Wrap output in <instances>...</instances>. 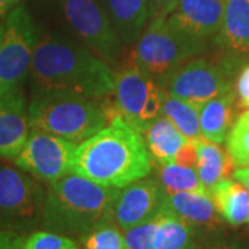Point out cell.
Masks as SVG:
<instances>
[{
  "label": "cell",
  "mask_w": 249,
  "mask_h": 249,
  "mask_svg": "<svg viewBox=\"0 0 249 249\" xmlns=\"http://www.w3.org/2000/svg\"><path fill=\"white\" fill-rule=\"evenodd\" d=\"M29 75L39 91H67L104 98L116 85V71L89 49L57 36L37 37Z\"/></svg>",
  "instance_id": "6da1fadb"
},
{
  "label": "cell",
  "mask_w": 249,
  "mask_h": 249,
  "mask_svg": "<svg viewBox=\"0 0 249 249\" xmlns=\"http://www.w3.org/2000/svg\"><path fill=\"white\" fill-rule=\"evenodd\" d=\"M152 160L145 140L122 116L78 144L71 173L101 186L124 188L150 176Z\"/></svg>",
  "instance_id": "7a4b0ae2"
},
{
  "label": "cell",
  "mask_w": 249,
  "mask_h": 249,
  "mask_svg": "<svg viewBox=\"0 0 249 249\" xmlns=\"http://www.w3.org/2000/svg\"><path fill=\"white\" fill-rule=\"evenodd\" d=\"M119 190L70 173L47 187L42 226L49 231L79 238L98 224L114 220Z\"/></svg>",
  "instance_id": "3957f363"
},
{
  "label": "cell",
  "mask_w": 249,
  "mask_h": 249,
  "mask_svg": "<svg viewBox=\"0 0 249 249\" xmlns=\"http://www.w3.org/2000/svg\"><path fill=\"white\" fill-rule=\"evenodd\" d=\"M31 130L82 142L104 126L108 116L103 98H89L67 91L35 93L29 106Z\"/></svg>",
  "instance_id": "277c9868"
},
{
  "label": "cell",
  "mask_w": 249,
  "mask_h": 249,
  "mask_svg": "<svg viewBox=\"0 0 249 249\" xmlns=\"http://www.w3.org/2000/svg\"><path fill=\"white\" fill-rule=\"evenodd\" d=\"M108 98L118 115L144 133L160 116L165 90L137 67L132 52H129L118 64L115 89Z\"/></svg>",
  "instance_id": "5b68a950"
},
{
  "label": "cell",
  "mask_w": 249,
  "mask_h": 249,
  "mask_svg": "<svg viewBox=\"0 0 249 249\" xmlns=\"http://www.w3.org/2000/svg\"><path fill=\"white\" fill-rule=\"evenodd\" d=\"M205 49L204 42L181 34L166 18H151L132 52L137 67L160 83Z\"/></svg>",
  "instance_id": "8992f818"
},
{
  "label": "cell",
  "mask_w": 249,
  "mask_h": 249,
  "mask_svg": "<svg viewBox=\"0 0 249 249\" xmlns=\"http://www.w3.org/2000/svg\"><path fill=\"white\" fill-rule=\"evenodd\" d=\"M46 193L31 173L0 163V229L21 235L35 230L42 224Z\"/></svg>",
  "instance_id": "52a82bcc"
},
{
  "label": "cell",
  "mask_w": 249,
  "mask_h": 249,
  "mask_svg": "<svg viewBox=\"0 0 249 249\" xmlns=\"http://www.w3.org/2000/svg\"><path fill=\"white\" fill-rule=\"evenodd\" d=\"M36 43L37 35L29 13L24 6L14 7L6 18L0 40V96L21 89Z\"/></svg>",
  "instance_id": "ba28073f"
},
{
  "label": "cell",
  "mask_w": 249,
  "mask_h": 249,
  "mask_svg": "<svg viewBox=\"0 0 249 249\" xmlns=\"http://www.w3.org/2000/svg\"><path fill=\"white\" fill-rule=\"evenodd\" d=\"M61 7L68 24L89 50L108 64L121 62L124 45L97 0H61Z\"/></svg>",
  "instance_id": "9c48e42d"
},
{
  "label": "cell",
  "mask_w": 249,
  "mask_h": 249,
  "mask_svg": "<svg viewBox=\"0 0 249 249\" xmlns=\"http://www.w3.org/2000/svg\"><path fill=\"white\" fill-rule=\"evenodd\" d=\"M160 85L166 93L196 107L231 91V82L226 71L204 58L188 60L160 80Z\"/></svg>",
  "instance_id": "30bf717a"
},
{
  "label": "cell",
  "mask_w": 249,
  "mask_h": 249,
  "mask_svg": "<svg viewBox=\"0 0 249 249\" xmlns=\"http://www.w3.org/2000/svg\"><path fill=\"white\" fill-rule=\"evenodd\" d=\"M76 147L78 142L31 130L24 148L14 158V163L42 183L52 184L71 173Z\"/></svg>",
  "instance_id": "8fae6325"
},
{
  "label": "cell",
  "mask_w": 249,
  "mask_h": 249,
  "mask_svg": "<svg viewBox=\"0 0 249 249\" xmlns=\"http://www.w3.org/2000/svg\"><path fill=\"white\" fill-rule=\"evenodd\" d=\"M163 190L155 178H140L119 190L114 205V222L127 230L147 222L160 212Z\"/></svg>",
  "instance_id": "7c38bea8"
},
{
  "label": "cell",
  "mask_w": 249,
  "mask_h": 249,
  "mask_svg": "<svg viewBox=\"0 0 249 249\" xmlns=\"http://www.w3.org/2000/svg\"><path fill=\"white\" fill-rule=\"evenodd\" d=\"M224 4L226 0H178L166 19L181 34L205 43L220 31Z\"/></svg>",
  "instance_id": "4fadbf2b"
},
{
  "label": "cell",
  "mask_w": 249,
  "mask_h": 249,
  "mask_svg": "<svg viewBox=\"0 0 249 249\" xmlns=\"http://www.w3.org/2000/svg\"><path fill=\"white\" fill-rule=\"evenodd\" d=\"M163 190V188H162ZM160 209L191 226L198 235L209 234L220 227L222 220L209 193H165Z\"/></svg>",
  "instance_id": "5bb4252c"
},
{
  "label": "cell",
  "mask_w": 249,
  "mask_h": 249,
  "mask_svg": "<svg viewBox=\"0 0 249 249\" xmlns=\"http://www.w3.org/2000/svg\"><path fill=\"white\" fill-rule=\"evenodd\" d=\"M31 133L29 109L22 90L0 96V158L14 160Z\"/></svg>",
  "instance_id": "9a60e30c"
},
{
  "label": "cell",
  "mask_w": 249,
  "mask_h": 249,
  "mask_svg": "<svg viewBox=\"0 0 249 249\" xmlns=\"http://www.w3.org/2000/svg\"><path fill=\"white\" fill-rule=\"evenodd\" d=\"M235 106L238 107L237 96L232 90L202 104L199 107L202 137L216 144L226 142L235 122Z\"/></svg>",
  "instance_id": "2e32d148"
},
{
  "label": "cell",
  "mask_w": 249,
  "mask_h": 249,
  "mask_svg": "<svg viewBox=\"0 0 249 249\" xmlns=\"http://www.w3.org/2000/svg\"><path fill=\"white\" fill-rule=\"evenodd\" d=\"M104 10L122 43H136L150 18L147 0H104Z\"/></svg>",
  "instance_id": "e0dca14e"
},
{
  "label": "cell",
  "mask_w": 249,
  "mask_h": 249,
  "mask_svg": "<svg viewBox=\"0 0 249 249\" xmlns=\"http://www.w3.org/2000/svg\"><path fill=\"white\" fill-rule=\"evenodd\" d=\"M219 43L231 54L249 53V0H226Z\"/></svg>",
  "instance_id": "ac0fdd59"
},
{
  "label": "cell",
  "mask_w": 249,
  "mask_h": 249,
  "mask_svg": "<svg viewBox=\"0 0 249 249\" xmlns=\"http://www.w3.org/2000/svg\"><path fill=\"white\" fill-rule=\"evenodd\" d=\"M209 193L224 222L232 227L249 224V193L240 181L230 178H223Z\"/></svg>",
  "instance_id": "d6986e66"
},
{
  "label": "cell",
  "mask_w": 249,
  "mask_h": 249,
  "mask_svg": "<svg viewBox=\"0 0 249 249\" xmlns=\"http://www.w3.org/2000/svg\"><path fill=\"white\" fill-rule=\"evenodd\" d=\"M144 140L151 160L157 162V165H166L175 162L178 152L187 142V137L166 116L160 115L144 132Z\"/></svg>",
  "instance_id": "ffe728a7"
},
{
  "label": "cell",
  "mask_w": 249,
  "mask_h": 249,
  "mask_svg": "<svg viewBox=\"0 0 249 249\" xmlns=\"http://www.w3.org/2000/svg\"><path fill=\"white\" fill-rule=\"evenodd\" d=\"M194 142L196 150V170L204 186L208 188V191H211L214 184L229 178L234 165L229 152L223 151L219 144L209 142L204 137Z\"/></svg>",
  "instance_id": "44dd1931"
},
{
  "label": "cell",
  "mask_w": 249,
  "mask_h": 249,
  "mask_svg": "<svg viewBox=\"0 0 249 249\" xmlns=\"http://www.w3.org/2000/svg\"><path fill=\"white\" fill-rule=\"evenodd\" d=\"M198 232L166 211L160 209V227L155 249H196Z\"/></svg>",
  "instance_id": "7402d4cb"
},
{
  "label": "cell",
  "mask_w": 249,
  "mask_h": 249,
  "mask_svg": "<svg viewBox=\"0 0 249 249\" xmlns=\"http://www.w3.org/2000/svg\"><path fill=\"white\" fill-rule=\"evenodd\" d=\"M160 115L166 116L187 139L196 140L202 137L199 124V107L186 100L175 97L165 91Z\"/></svg>",
  "instance_id": "603a6c76"
},
{
  "label": "cell",
  "mask_w": 249,
  "mask_h": 249,
  "mask_svg": "<svg viewBox=\"0 0 249 249\" xmlns=\"http://www.w3.org/2000/svg\"><path fill=\"white\" fill-rule=\"evenodd\" d=\"M157 173V180L165 193H209L194 168L170 162L158 165Z\"/></svg>",
  "instance_id": "cb8c5ba5"
},
{
  "label": "cell",
  "mask_w": 249,
  "mask_h": 249,
  "mask_svg": "<svg viewBox=\"0 0 249 249\" xmlns=\"http://www.w3.org/2000/svg\"><path fill=\"white\" fill-rule=\"evenodd\" d=\"M82 249H126L124 230L114 220L101 223L79 237Z\"/></svg>",
  "instance_id": "d4e9b609"
},
{
  "label": "cell",
  "mask_w": 249,
  "mask_h": 249,
  "mask_svg": "<svg viewBox=\"0 0 249 249\" xmlns=\"http://www.w3.org/2000/svg\"><path fill=\"white\" fill-rule=\"evenodd\" d=\"M226 142L232 165L235 168L249 166V109L235 119Z\"/></svg>",
  "instance_id": "484cf974"
},
{
  "label": "cell",
  "mask_w": 249,
  "mask_h": 249,
  "mask_svg": "<svg viewBox=\"0 0 249 249\" xmlns=\"http://www.w3.org/2000/svg\"><path fill=\"white\" fill-rule=\"evenodd\" d=\"M160 227V212L147 222L124 231L126 249H155Z\"/></svg>",
  "instance_id": "4316f807"
},
{
  "label": "cell",
  "mask_w": 249,
  "mask_h": 249,
  "mask_svg": "<svg viewBox=\"0 0 249 249\" xmlns=\"http://www.w3.org/2000/svg\"><path fill=\"white\" fill-rule=\"evenodd\" d=\"M22 249H80L79 245L68 235L42 230L34 231L24 241Z\"/></svg>",
  "instance_id": "83f0119b"
},
{
  "label": "cell",
  "mask_w": 249,
  "mask_h": 249,
  "mask_svg": "<svg viewBox=\"0 0 249 249\" xmlns=\"http://www.w3.org/2000/svg\"><path fill=\"white\" fill-rule=\"evenodd\" d=\"M235 96L238 108H249V65L241 71L235 83Z\"/></svg>",
  "instance_id": "f1b7e54d"
},
{
  "label": "cell",
  "mask_w": 249,
  "mask_h": 249,
  "mask_svg": "<svg viewBox=\"0 0 249 249\" xmlns=\"http://www.w3.org/2000/svg\"><path fill=\"white\" fill-rule=\"evenodd\" d=\"M178 0H147L151 18H166L178 6Z\"/></svg>",
  "instance_id": "f546056e"
},
{
  "label": "cell",
  "mask_w": 249,
  "mask_h": 249,
  "mask_svg": "<svg viewBox=\"0 0 249 249\" xmlns=\"http://www.w3.org/2000/svg\"><path fill=\"white\" fill-rule=\"evenodd\" d=\"M175 162L178 165L183 166H190L194 168L196 166V142L191 139H187V142H184V145L180 148V151L178 152Z\"/></svg>",
  "instance_id": "4dcf8cb0"
},
{
  "label": "cell",
  "mask_w": 249,
  "mask_h": 249,
  "mask_svg": "<svg viewBox=\"0 0 249 249\" xmlns=\"http://www.w3.org/2000/svg\"><path fill=\"white\" fill-rule=\"evenodd\" d=\"M25 237L0 229V249H22Z\"/></svg>",
  "instance_id": "1f68e13d"
},
{
  "label": "cell",
  "mask_w": 249,
  "mask_h": 249,
  "mask_svg": "<svg viewBox=\"0 0 249 249\" xmlns=\"http://www.w3.org/2000/svg\"><path fill=\"white\" fill-rule=\"evenodd\" d=\"M196 249H245L237 242L224 240H208L204 244H198Z\"/></svg>",
  "instance_id": "d6a6232c"
},
{
  "label": "cell",
  "mask_w": 249,
  "mask_h": 249,
  "mask_svg": "<svg viewBox=\"0 0 249 249\" xmlns=\"http://www.w3.org/2000/svg\"><path fill=\"white\" fill-rule=\"evenodd\" d=\"M232 178H235L237 181H240L241 184L245 187L249 193V166L235 168V170L232 172Z\"/></svg>",
  "instance_id": "836d02e7"
},
{
  "label": "cell",
  "mask_w": 249,
  "mask_h": 249,
  "mask_svg": "<svg viewBox=\"0 0 249 249\" xmlns=\"http://www.w3.org/2000/svg\"><path fill=\"white\" fill-rule=\"evenodd\" d=\"M19 0H0V17L7 14Z\"/></svg>",
  "instance_id": "e575fe53"
},
{
  "label": "cell",
  "mask_w": 249,
  "mask_h": 249,
  "mask_svg": "<svg viewBox=\"0 0 249 249\" xmlns=\"http://www.w3.org/2000/svg\"><path fill=\"white\" fill-rule=\"evenodd\" d=\"M1 35H3V27H0V40H1Z\"/></svg>",
  "instance_id": "d590c367"
}]
</instances>
